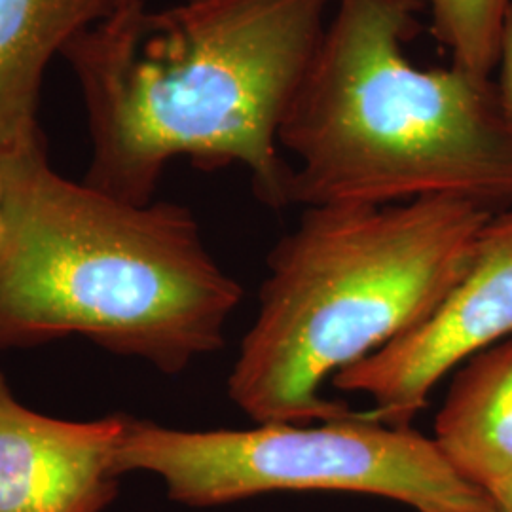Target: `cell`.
<instances>
[{
    "label": "cell",
    "instance_id": "1",
    "mask_svg": "<svg viewBox=\"0 0 512 512\" xmlns=\"http://www.w3.org/2000/svg\"><path fill=\"white\" fill-rule=\"evenodd\" d=\"M336 0H126L63 48L92 137L84 183L147 205L175 158L243 165L256 198L289 207L279 133Z\"/></svg>",
    "mask_w": 512,
    "mask_h": 512
},
{
    "label": "cell",
    "instance_id": "2",
    "mask_svg": "<svg viewBox=\"0 0 512 512\" xmlns=\"http://www.w3.org/2000/svg\"><path fill=\"white\" fill-rule=\"evenodd\" d=\"M0 184V349L80 334L175 374L222 348L243 289L186 207L69 181L44 143L0 154Z\"/></svg>",
    "mask_w": 512,
    "mask_h": 512
},
{
    "label": "cell",
    "instance_id": "3",
    "mask_svg": "<svg viewBox=\"0 0 512 512\" xmlns=\"http://www.w3.org/2000/svg\"><path fill=\"white\" fill-rule=\"evenodd\" d=\"M421 0H336L279 133L289 205L461 198L512 207V124L494 80L420 69Z\"/></svg>",
    "mask_w": 512,
    "mask_h": 512
},
{
    "label": "cell",
    "instance_id": "4",
    "mask_svg": "<svg viewBox=\"0 0 512 512\" xmlns=\"http://www.w3.org/2000/svg\"><path fill=\"white\" fill-rule=\"evenodd\" d=\"M492 207H306L272 249L228 395L255 423L357 420L323 385L416 327L467 270Z\"/></svg>",
    "mask_w": 512,
    "mask_h": 512
},
{
    "label": "cell",
    "instance_id": "5",
    "mask_svg": "<svg viewBox=\"0 0 512 512\" xmlns=\"http://www.w3.org/2000/svg\"><path fill=\"white\" fill-rule=\"evenodd\" d=\"M116 471H147L188 507L270 492H353L418 512H492L490 495L459 476L433 439L374 420L256 423L183 431L128 418Z\"/></svg>",
    "mask_w": 512,
    "mask_h": 512
},
{
    "label": "cell",
    "instance_id": "6",
    "mask_svg": "<svg viewBox=\"0 0 512 512\" xmlns=\"http://www.w3.org/2000/svg\"><path fill=\"white\" fill-rule=\"evenodd\" d=\"M512 336V207L495 213L467 270L416 327L332 385L365 395L374 420L410 427L444 376Z\"/></svg>",
    "mask_w": 512,
    "mask_h": 512
},
{
    "label": "cell",
    "instance_id": "7",
    "mask_svg": "<svg viewBox=\"0 0 512 512\" xmlns=\"http://www.w3.org/2000/svg\"><path fill=\"white\" fill-rule=\"evenodd\" d=\"M126 423L46 418L19 404L0 372V512L103 511Z\"/></svg>",
    "mask_w": 512,
    "mask_h": 512
},
{
    "label": "cell",
    "instance_id": "8",
    "mask_svg": "<svg viewBox=\"0 0 512 512\" xmlns=\"http://www.w3.org/2000/svg\"><path fill=\"white\" fill-rule=\"evenodd\" d=\"M112 8V0H0V154L44 143L37 110L50 61Z\"/></svg>",
    "mask_w": 512,
    "mask_h": 512
},
{
    "label": "cell",
    "instance_id": "9",
    "mask_svg": "<svg viewBox=\"0 0 512 512\" xmlns=\"http://www.w3.org/2000/svg\"><path fill=\"white\" fill-rule=\"evenodd\" d=\"M433 442L459 476L486 494L512 475V336L456 370Z\"/></svg>",
    "mask_w": 512,
    "mask_h": 512
},
{
    "label": "cell",
    "instance_id": "10",
    "mask_svg": "<svg viewBox=\"0 0 512 512\" xmlns=\"http://www.w3.org/2000/svg\"><path fill=\"white\" fill-rule=\"evenodd\" d=\"M431 16V33L452 65L492 80L499 37L511 0H421Z\"/></svg>",
    "mask_w": 512,
    "mask_h": 512
},
{
    "label": "cell",
    "instance_id": "11",
    "mask_svg": "<svg viewBox=\"0 0 512 512\" xmlns=\"http://www.w3.org/2000/svg\"><path fill=\"white\" fill-rule=\"evenodd\" d=\"M495 69L499 71L497 80H494L495 93L507 120L512 124V0L499 37Z\"/></svg>",
    "mask_w": 512,
    "mask_h": 512
},
{
    "label": "cell",
    "instance_id": "12",
    "mask_svg": "<svg viewBox=\"0 0 512 512\" xmlns=\"http://www.w3.org/2000/svg\"><path fill=\"white\" fill-rule=\"evenodd\" d=\"M488 495L494 501L497 511L512 512V475L505 478L503 482H499Z\"/></svg>",
    "mask_w": 512,
    "mask_h": 512
},
{
    "label": "cell",
    "instance_id": "13",
    "mask_svg": "<svg viewBox=\"0 0 512 512\" xmlns=\"http://www.w3.org/2000/svg\"><path fill=\"white\" fill-rule=\"evenodd\" d=\"M4 232V194H2V184H0V238Z\"/></svg>",
    "mask_w": 512,
    "mask_h": 512
},
{
    "label": "cell",
    "instance_id": "14",
    "mask_svg": "<svg viewBox=\"0 0 512 512\" xmlns=\"http://www.w3.org/2000/svg\"><path fill=\"white\" fill-rule=\"evenodd\" d=\"M112 2H114V6H118L120 2H126V0H112Z\"/></svg>",
    "mask_w": 512,
    "mask_h": 512
},
{
    "label": "cell",
    "instance_id": "15",
    "mask_svg": "<svg viewBox=\"0 0 512 512\" xmlns=\"http://www.w3.org/2000/svg\"><path fill=\"white\" fill-rule=\"evenodd\" d=\"M492 512H499V511H497V509H495V511H492Z\"/></svg>",
    "mask_w": 512,
    "mask_h": 512
}]
</instances>
